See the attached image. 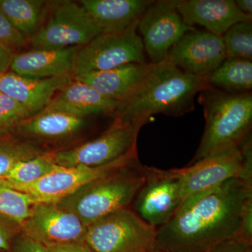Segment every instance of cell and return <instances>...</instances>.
<instances>
[{
  "instance_id": "obj_11",
  "label": "cell",
  "mask_w": 252,
  "mask_h": 252,
  "mask_svg": "<svg viewBox=\"0 0 252 252\" xmlns=\"http://www.w3.org/2000/svg\"><path fill=\"white\" fill-rule=\"evenodd\" d=\"M138 158L137 152L99 167H59L35 182L16 185L0 180V187L27 193L38 203H58L91 182L110 175Z\"/></svg>"
},
{
  "instance_id": "obj_37",
  "label": "cell",
  "mask_w": 252,
  "mask_h": 252,
  "mask_svg": "<svg viewBox=\"0 0 252 252\" xmlns=\"http://www.w3.org/2000/svg\"><path fill=\"white\" fill-rule=\"evenodd\" d=\"M3 135H4V134H3L2 132H1V131H0V136Z\"/></svg>"
},
{
  "instance_id": "obj_20",
  "label": "cell",
  "mask_w": 252,
  "mask_h": 252,
  "mask_svg": "<svg viewBox=\"0 0 252 252\" xmlns=\"http://www.w3.org/2000/svg\"><path fill=\"white\" fill-rule=\"evenodd\" d=\"M87 119L57 111H42L20 123L13 133L36 142H54L72 137L86 127Z\"/></svg>"
},
{
  "instance_id": "obj_19",
  "label": "cell",
  "mask_w": 252,
  "mask_h": 252,
  "mask_svg": "<svg viewBox=\"0 0 252 252\" xmlns=\"http://www.w3.org/2000/svg\"><path fill=\"white\" fill-rule=\"evenodd\" d=\"M154 64L129 63L102 72L87 73L74 79L94 88L104 97L124 103L142 85Z\"/></svg>"
},
{
  "instance_id": "obj_7",
  "label": "cell",
  "mask_w": 252,
  "mask_h": 252,
  "mask_svg": "<svg viewBox=\"0 0 252 252\" xmlns=\"http://www.w3.org/2000/svg\"><path fill=\"white\" fill-rule=\"evenodd\" d=\"M138 21L123 31L100 33L79 46L74 77L107 71L129 63H147L143 43L137 32Z\"/></svg>"
},
{
  "instance_id": "obj_5",
  "label": "cell",
  "mask_w": 252,
  "mask_h": 252,
  "mask_svg": "<svg viewBox=\"0 0 252 252\" xmlns=\"http://www.w3.org/2000/svg\"><path fill=\"white\" fill-rule=\"evenodd\" d=\"M143 126L114 119L98 137L72 148L48 152L55 165L63 167H99L137 152L139 132Z\"/></svg>"
},
{
  "instance_id": "obj_21",
  "label": "cell",
  "mask_w": 252,
  "mask_h": 252,
  "mask_svg": "<svg viewBox=\"0 0 252 252\" xmlns=\"http://www.w3.org/2000/svg\"><path fill=\"white\" fill-rule=\"evenodd\" d=\"M150 0H81L79 3L101 33L117 32L138 21Z\"/></svg>"
},
{
  "instance_id": "obj_3",
  "label": "cell",
  "mask_w": 252,
  "mask_h": 252,
  "mask_svg": "<svg viewBox=\"0 0 252 252\" xmlns=\"http://www.w3.org/2000/svg\"><path fill=\"white\" fill-rule=\"evenodd\" d=\"M205 130L190 164L205 158L241 147L252 137V94H232L207 88L200 93Z\"/></svg>"
},
{
  "instance_id": "obj_28",
  "label": "cell",
  "mask_w": 252,
  "mask_h": 252,
  "mask_svg": "<svg viewBox=\"0 0 252 252\" xmlns=\"http://www.w3.org/2000/svg\"><path fill=\"white\" fill-rule=\"evenodd\" d=\"M31 114L14 99L0 92V131L13 133L16 126Z\"/></svg>"
},
{
  "instance_id": "obj_8",
  "label": "cell",
  "mask_w": 252,
  "mask_h": 252,
  "mask_svg": "<svg viewBox=\"0 0 252 252\" xmlns=\"http://www.w3.org/2000/svg\"><path fill=\"white\" fill-rule=\"evenodd\" d=\"M98 28L77 1H50L39 31L30 39L32 48L64 49L85 45L100 34Z\"/></svg>"
},
{
  "instance_id": "obj_14",
  "label": "cell",
  "mask_w": 252,
  "mask_h": 252,
  "mask_svg": "<svg viewBox=\"0 0 252 252\" xmlns=\"http://www.w3.org/2000/svg\"><path fill=\"white\" fill-rule=\"evenodd\" d=\"M226 58L221 36L194 28L172 48L166 60L187 74L207 79Z\"/></svg>"
},
{
  "instance_id": "obj_1",
  "label": "cell",
  "mask_w": 252,
  "mask_h": 252,
  "mask_svg": "<svg viewBox=\"0 0 252 252\" xmlns=\"http://www.w3.org/2000/svg\"><path fill=\"white\" fill-rule=\"evenodd\" d=\"M252 195V180L234 178L185 199L158 228L153 251L209 252L240 235L242 213Z\"/></svg>"
},
{
  "instance_id": "obj_4",
  "label": "cell",
  "mask_w": 252,
  "mask_h": 252,
  "mask_svg": "<svg viewBox=\"0 0 252 252\" xmlns=\"http://www.w3.org/2000/svg\"><path fill=\"white\" fill-rule=\"evenodd\" d=\"M147 166L135 159L110 175L91 182L58 203L86 227L113 212L131 208L146 177Z\"/></svg>"
},
{
  "instance_id": "obj_25",
  "label": "cell",
  "mask_w": 252,
  "mask_h": 252,
  "mask_svg": "<svg viewBox=\"0 0 252 252\" xmlns=\"http://www.w3.org/2000/svg\"><path fill=\"white\" fill-rule=\"evenodd\" d=\"M47 152L34 158L18 162L0 180L24 185L42 178L59 167L51 161Z\"/></svg>"
},
{
  "instance_id": "obj_17",
  "label": "cell",
  "mask_w": 252,
  "mask_h": 252,
  "mask_svg": "<svg viewBox=\"0 0 252 252\" xmlns=\"http://www.w3.org/2000/svg\"><path fill=\"white\" fill-rule=\"evenodd\" d=\"M74 79V76L31 79L8 71L0 74V92L21 104L32 116L42 112L56 93Z\"/></svg>"
},
{
  "instance_id": "obj_24",
  "label": "cell",
  "mask_w": 252,
  "mask_h": 252,
  "mask_svg": "<svg viewBox=\"0 0 252 252\" xmlns=\"http://www.w3.org/2000/svg\"><path fill=\"white\" fill-rule=\"evenodd\" d=\"M37 144L14 133L0 136V179L18 162L45 154Z\"/></svg>"
},
{
  "instance_id": "obj_23",
  "label": "cell",
  "mask_w": 252,
  "mask_h": 252,
  "mask_svg": "<svg viewBox=\"0 0 252 252\" xmlns=\"http://www.w3.org/2000/svg\"><path fill=\"white\" fill-rule=\"evenodd\" d=\"M206 79L211 87L228 94L251 92L252 61L226 58Z\"/></svg>"
},
{
  "instance_id": "obj_18",
  "label": "cell",
  "mask_w": 252,
  "mask_h": 252,
  "mask_svg": "<svg viewBox=\"0 0 252 252\" xmlns=\"http://www.w3.org/2000/svg\"><path fill=\"white\" fill-rule=\"evenodd\" d=\"M121 104L74 78L56 93L43 111H57L86 119L99 115L114 117Z\"/></svg>"
},
{
  "instance_id": "obj_29",
  "label": "cell",
  "mask_w": 252,
  "mask_h": 252,
  "mask_svg": "<svg viewBox=\"0 0 252 252\" xmlns=\"http://www.w3.org/2000/svg\"><path fill=\"white\" fill-rule=\"evenodd\" d=\"M28 45L29 41L13 26L0 10V46L16 54L24 51Z\"/></svg>"
},
{
  "instance_id": "obj_10",
  "label": "cell",
  "mask_w": 252,
  "mask_h": 252,
  "mask_svg": "<svg viewBox=\"0 0 252 252\" xmlns=\"http://www.w3.org/2000/svg\"><path fill=\"white\" fill-rule=\"evenodd\" d=\"M183 201L181 169L163 170L147 166L145 180L131 209L157 230L171 220Z\"/></svg>"
},
{
  "instance_id": "obj_27",
  "label": "cell",
  "mask_w": 252,
  "mask_h": 252,
  "mask_svg": "<svg viewBox=\"0 0 252 252\" xmlns=\"http://www.w3.org/2000/svg\"><path fill=\"white\" fill-rule=\"evenodd\" d=\"M221 37L227 58L252 61V21L235 23Z\"/></svg>"
},
{
  "instance_id": "obj_22",
  "label": "cell",
  "mask_w": 252,
  "mask_h": 252,
  "mask_svg": "<svg viewBox=\"0 0 252 252\" xmlns=\"http://www.w3.org/2000/svg\"><path fill=\"white\" fill-rule=\"evenodd\" d=\"M49 4L50 1L41 0H0V10L30 41L44 22Z\"/></svg>"
},
{
  "instance_id": "obj_9",
  "label": "cell",
  "mask_w": 252,
  "mask_h": 252,
  "mask_svg": "<svg viewBox=\"0 0 252 252\" xmlns=\"http://www.w3.org/2000/svg\"><path fill=\"white\" fill-rule=\"evenodd\" d=\"M184 200L234 178L252 180V137L241 147L214 154L181 168Z\"/></svg>"
},
{
  "instance_id": "obj_12",
  "label": "cell",
  "mask_w": 252,
  "mask_h": 252,
  "mask_svg": "<svg viewBox=\"0 0 252 252\" xmlns=\"http://www.w3.org/2000/svg\"><path fill=\"white\" fill-rule=\"evenodd\" d=\"M194 28L183 21L175 0L153 1L137 23L144 51L153 64L165 61L172 48Z\"/></svg>"
},
{
  "instance_id": "obj_15",
  "label": "cell",
  "mask_w": 252,
  "mask_h": 252,
  "mask_svg": "<svg viewBox=\"0 0 252 252\" xmlns=\"http://www.w3.org/2000/svg\"><path fill=\"white\" fill-rule=\"evenodd\" d=\"M79 46L64 49L33 48L14 54L9 71L31 79L74 76Z\"/></svg>"
},
{
  "instance_id": "obj_2",
  "label": "cell",
  "mask_w": 252,
  "mask_h": 252,
  "mask_svg": "<svg viewBox=\"0 0 252 252\" xmlns=\"http://www.w3.org/2000/svg\"><path fill=\"white\" fill-rule=\"evenodd\" d=\"M208 87L206 79L187 74L165 60L154 64L135 94L121 104L114 119L144 126L156 114L182 117L194 110L195 96Z\"/></svg>"
},
{
  "instance_id": "obj_31",
  "label": "cell",
  "mask_w": 252,
  "mask_h": 252,
  "mask_svg": "<svg viewBox=\"0 0 252 252\" xmlns=\"http://www.w3.org/2000/svg\"><path fill=\"white\" fill-rule=\"evenodd\" d=\"M209 252H252V242L238 235L218 244Z\"/></svg>"
},
{
  "instance_id": "obj_33",
  "label": "cell",
  "mask_w": 252,
  "mask_h": 252,
  "mask_svg": "<svg viewBox=\"0 0 252 252\" xmlns=\"http://www.w3.org/2000/svg\"><path fill=\"white\" fill-rule=\"evenodd\" d=\"M239 236L252 242V195L248 197L244 205Z\"/></svg>"
},
{
  "instance_id": "obj_6",
  "label": "cell",
  "mask_w": 252,
  "mask_h": 252,
  "mask_svg": "<svg viewBox=\"0 0 252 252\" xmlns=\"http://www.w3.org/2000/svg\"><path fill=\"white\" fill-rule=\"evenodd\" d=\"M157 231L126 208L88 225L84 242L94 252H152Z\"/></svg>"
},
{
  "instance_id": "obj_32",
  "label": "cell",
  "mask_w": 252,
  "mask_h": 252,
  "mask_svg": "<svg viewBox=\"0 0 252 252\" xmlns=\"http://www.w3.org/2000/svg\"><path fill=\"white\" fill-rule=\"evenodd\" d=\"M12 252H47L44 245L20 233L13 240Z\"/></svg>"
},
{
  "instance_id": "obj_30",
  "label": "cell",
  "mask_w": 252,
  "mask_h": 252,
  "mask_svg": "<svg viewBox=\"0 0 252 252\" xmlns=\"http://www.w3.org/2000/svg\"><path fill=\"white\" fill-rule=\"evenodd\" d=\"M21 233V226L8 219L0 216V250H11L13 240Z\"/></svg>"
},
{
  "instance_id": "obj_35",
  "label": "cell",
  "mask_w": 252,
  "mask_h": 252,
  "mask_svg": "<svg viewBox=\"0 0 252 252\" xmlns=\"http://www.w3.org/2000/svg\"><path fill=\"white\" fill-rule=\"evenodd\" d=\"M14 54L0 46V74L9 71Z\"/></svg>"
},
{
  "instance_id": "obj_26",
  "label": "cell",
  "mask_w": 252,
  "mask_h": 252,
  "mask_svg": "<svg viewBox=\"0 0 252 252\" xmlns=\"http://www.w3.org/2000/svg\"><path fill=\"white\" fill-rule=\"evenodd\" d=\"M37 203V200L31 195L0 187V216L20 226L29 216L32 206Z\"/></svg>"
},
{
  "instance_id": "obj_16",
  "label": "cell",
  "mask_w": 252,
  "mask_h": 252,
  "mask_svg": "<svg viewBox=\"0 0 252 252\" xmlns=\"http://www.w3.org/2000/svg\"><path fill=\"white\" fill-rule=\"evenodd\" d=\"M175 4L189 27L197 25L220 36L235 23L252 21L233 0H175Z\"/></svg>"
},
{
  "instance_id": "obj_36",
  "label": "cell",
  "mask_w": 252,
  "mask_h": 252,
  "mask_svg": "<svg viewBox=\"0 0 252 252\" xmlns=\"http://www.w3.org/2000/svg\"><path fill=\"white\" fill-rule=\"evenodd\" d=\"M235 2L237 7L243 14L252 19V0H236Z\"/></svg>"
},
{
  "instance_id": "obj_38",
  "label": "cell",
  "mask_w": 252,
  "mask_h": 252,
  "mask_svg": "<svg viewBox=\"0 0 252 252\" xmlns=\"http://www.w3.org/2000/svg\"><path fill=\"white\" fill-rule=\"evenodd\" d=\"M152 252H160V251H153Z\"/></svg>"
},
{
  "instance_id": "obj_13",
  "label": "cell",
  "mask_w": 252,
  "mask_h": 252,
  "mask_svg": "<svg viewBox=\"0 0 252 252\" xmlns=\"http://www.w3.org/2000/svg\"><path fill=\"white\" fill-rule=\"evenodd\" d=\"M87 227L57 203H37L21 225V233L44 247L84 243Z\"/></svg>"
},
{
  "instance_id": "obj_34",
  "label": "cell",
  "mask_w": 252,
  "mask_h": 252,
  "mask_svg": "<svg viewBox=\"0 0 252 252\" xmlns=\"http://www.w3.org/2000/svg\"><path fill=\"white\" fill-rule=\"evenodd\" d=\"M47 252H94L84 243L66 244L45 247Z\"/></svg>"
}]
</instances>
